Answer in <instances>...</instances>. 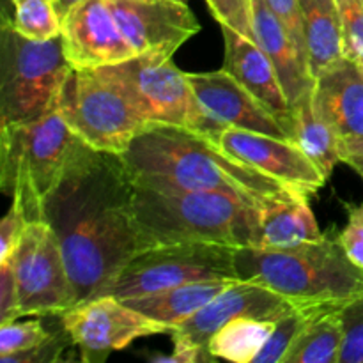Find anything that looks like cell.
<instances>
[{
    "label": "cell",
    "instance_id": "d590c367",
    "mask_svg": "<svg viewBox=\"0 0 363 363\" xmlns=\"http://www.w3.org/2000/svg\"><path fill=\"white\" fill-rule=\"evenodd\" d=\"M20 318V303H18L13 266H11V261L0 262V325L18 321Z\"/></svg>",
    "mask_w": 363,
    "mask_h": 363
},
{
    "label": "cell",
    "instance_id": "7bdbcfd3",
    "mask_svg": "<svg viewBox=\"0 0 363 363\" xmlns=\"http://www.w3.org/2000/svg\"><path fill=\"white\" fill-rule=\"evenodd\" d=\"M179 2H188V0H179Z\"/></svg>",
    "mask_w": 363,
    "mask_h": 363
},
{
    "label": "cell",
    "instance_id": "5b68a950",
    "mask_svg": "<svg viewBox=\"0 0 363 363\" xmlns=\"http://www.w3.org/2000/svg\"><path fill=\"white\" fill-rule=\"evenodd\" d=\"M82 145L59 110L0 126V186L23 208L28 222H41L46 199Z\"/></svg>",
    "mask_w": 363,
    "mask_h": 363
},
{
    "label": "cell",
    "instance_id": "b9f144b4",
    "mask_svg": "<svg viewBox=\"0 0 363 363\" xmlns=\"http://www.w3.org/2000/svg\"><path fill=\"white\" fill-rule=\"evenodd\" d=\"M358 176H360V177H362V179H363V172H358Z\"/></svg>",
    "mask_w": 363,
    "mask_h": 363
},
{
    "label": "cell",
    "instance_id": "60d3db41",
    "mask_svg": "<svg viewBox=\"0 0 363 363\" xmlns=\"http://www.w3.org/2000/svg\"><path fill=\"white\" fill-rule=\"evenodd\" d=\"M18 2H21V0H14V7H16V4H18ZM52 2L55 4V0H52Z\"/></svg>",
    "mask_w": 363,
    "mask_h": 363
},
{
    "label": "cell",
    "instance_id": "f35d334b",
    "mask_svg": "<svg viewBox=\"0 0 363 363\" xmlns=\"http://www.w3.org/2000/svg\"><path fill=\"white\" fill-rule=\"evenodd\" d=\"M80 2H84V0H55L57 13H59L60 18H62L64 14L71 9V7H74L77 4H80Z\"/></svg>",
    "mask_w": 363,
    "mask_h": 363
},
{
    "label": "cell",
    "instance_id": "cb8c5ba5",
    "mask_svg": "<svg viewBox=\"0 0 363 363\" xmlns=\"http://www.w3.org/2000/svg\"><path fill=\"white\" fill-rule=\"evenodd\" d=\"M280 318L245 315V318L233 319L209 339L208 351L216 360L254 363Z\"/></svg>",
    "mask_w": 363,
    "mask_h": 363
},
{
    "label": "cell",
    "instance_id": "ffe728a7",
    "mask_svg": "<svg viewBox=\"0 0 363 363\" xmlns=\"http://www.w3.org/2000/svg\"><path fill=\"white\" fill-rule=\"evenodd\" d=\"M308 199L303 194H289L266 202L261 208L255 248L282 250L321 241L325 234L319 229Z\"/></svg>",
    "mask_w": 363,
    "mask_h": 363
},
{
    "label": "cell",
    "instance_id": "3957f363",
    "mask_svg": "<svg viewBox=\"0 0 363 363\" xmlns=\"http://www.w3.org/2000/svg\"><path fill=\"white\" fill-rule=\"evenodd\" d=\"M145 248L167 243L255 247L262 206L222 191H158L135 184Z\"/></svg>",
    "mask_w": 363,
    "mask_h": 363
},
{
    "label": "cell",
    "instance_id": "e0dca14e",
    "mask_svg": "<svg viewBox=\"0 0 363 363\" xmlns=\"http://www.w3.org/2000/svg\"><path fill=\"white\" fill-rule=\"evenodd\" d=\"M225 43V66L241 85L257 96L293 133V106L284 92L279 73L257 41L230 27H222Z\"/></svg>",
    "mask_w": 363,
    "mask_h": 363
},
{
    "label": "cell",
    "instance_id": "83f0119b",
    "mask_svg": "<svg viewBox=\"0 0 363 363\" xmlns=\"http://www.w3.org/2000/svg\"><path fill=\"white\" fill-rule=\"evenodd\" d=\"M344 330L339 363H363V293L340 307Z\"/></svg>",
    "mask_w": 363,
    "mask_h": 363
},
{
    "label": "cell",
    "instance_id": "ab89813d",
    "mask_svg": "<svg viewBox=\"0 0 363 363\" xmlns=\"http://www.w3.org/2000/svg\"><path fill=\"white\" fill-rule=\"evenodd\" d=\"M358 62V66H360V69H362V73H363V59L362 60H357Z\"/></svg>",
    "mask_w": 363,
    "mask_h": 363
},
{
    "label": "cell",
    "instance_id": "4dcf8cb0",
    "mask_svg": "<svg viewBox=\"0 0 363 363\" xmlns=\"http://www.w3.org/2000/svg\"><path fill=\"white\" fill-rule=\"evenodd\" d=\"M206 4L220 27H230L255 39L254 23H252V0H206Z\"/></svg>",
    "mask_w": 363,
    "mask_h": 363
},
{
    "label": "cell",
    "instance_id": "74e56055",
    "mask_svg": "<svg viewBox=\"0 0 363 363\" xmlns=\"http://www.w3.org/2000/svg\"><path fill=\"white\" fill-rule=\"evenodd\" d=\"M0 23L11 21L13 23L14 18V0H0Z\"/></svg>",
    "mask_w": 363,
    "mask_h": 363
},
{
    "label": "cell",
    "instance_id": "d6a6232c",
    "mask_svg": "<svg viewBox=\"0 0 363 363\" xmlns=\"http://www.w3.org/2000/svg\"><path fill=\"white\" fill-rule=\"evenodd\" d=\"M275 16L279 18L280 23L289 32L291 39L296 45L298 52L303 57L305 62L308 64L307 43H305V28H303V13H301L300 0H266ZM311 67V66H308Z\"/></svg>",
    "mask_w": 363,
    "mask_h": 363
},
{
    "label": "cell",
    "instance_id": "1f68e13d",
    "mask_svg": "<svg viewBox=\"0 0 363 363\" xmlns=\"http://www.w3.org/2000/svg\"><path fill=\"white\" fill-rule=\"evenodd\" d=\"M69 346H74L69 333L60 325V332H52L46 340L27 353L11 354V357L0 358L2 363H53L59 362L64 351Z\"/></svg>",
    "mask_w": 363,
    "mask_h": 363
},
{
    "label": "cell",
    "instance_id": "30bf717a",
    "mask_svg": "<svg viewBox=\"0 0 363 363\" xmlns=\"http://www.w3.org/2000/svg\"><path fill=\"white\" fill-rule=\"evenodd\" d=\"M9 261L21 318L59 315L77 305V293L59 240L46 222H28Z\"/></svg>",
    "mask_w": 363,
    "mask_h": 363
},
{
    "label": "cell",
    "instance_id": "8992f818",
    "mask_svg": "<svg viewBox=\"0 0 363 363\" xmlns=\"http://www.w3.org/2000/svg\"><path fill=\"white\" fill-rule=\"evenodd\" d=\"M71 69L60 35L35 41L0 23V126L55 112Z\"/></svg>",
    "mask_w": 363,
    "mask_h": 363
},
{
    "label": "cell",
    "instance_id": "6da1fadb",
    "mask_svg": "<svg viewBox=\"0 0 363 363\" xmlns=\"http://www.w3.org/2000/svg\"><path fill=\"white\" fill-rule=\"evenodd\" d=\"M135 183L117 155L78 149L43 206L55 233L77 303L106 294L121 269L145 250L135 215Z\"/></svg>",
    "mask_w": 363,
    "mask_h": 363
},
{
    "label": "cell",
    "instance_id": "9a60e30c",
    "mask_svg": "<svg viewBox=\"0 0 363 363\" xmlns=\"http://www.w3.org/2000/svg\"><path fill=\"white\" fill-rule=\"evenodd\" d=\"M124 38L137 55L165 52L174 55L197 32L201 23L179 0H108Z\"/></svg>",
    "mask_w": 363,
    "mask_h": 363
},
{
    "label": "cell",
    "instance_id": "d4e9b609",
    "mask_svg": "<svg viewBox=\"0 0 363 363\" xmlns=\"http://www.w3.org/2000/svg\"><path fill=\"white\" fill-rule=\"evenodd\" d=\"M340 307L328 308L308 323L284 363H339L344 342Z\"/></svg>",
    "mask_w": 363,
    "mask_h": 363
},
{
    "label": "cell",
    "instance_id": "277c9868",
    "mask_svg": "<svg viewBox=\"0 0 363 363\" xmlns=\"http://www.w3.org/2000/svg\"><path fill=\"white\" fill-rule=\"evenodd\" d=\"M238 279L262 284L293 301L344 305L363 293V269L335 240L282 250L236 248Z\"/></svg>",
    "mask_w": 363,
    "mask_h": 363
},
{
    "label": "cell",
    "instance_id": "52a82bcc",
    "mask_svg": "<svg viewBox=\"0 0 363 363\" xmlns=\"http://www.w3.org/2000/svg\"><path fill=\"white\" fill-rule=\"evenodd\" d=\"M57 110L84 144L117 156L149 124L126 89L103 69H71Z\"/></svg>",
    "mask_w": 363,
    "mask_h": 363
},
{
    "label": "cell",
    "instance_id": "f1b7e54d",
    "mask_svg": "<svg viewBox=\"0 0 363 363\" xmlns=\"http://www.w3.org/2000/svg\"><path fill=\"white\" fill-rule=\"evenodd\" d=\"M41 321L6 323L0 325V358L27 353L50 337Z\"/></svg>",
    "mask_w": 363,
    "mask_h": 363
},
{
    "label": "cell",
    "instance_id": "4316f807",
    "mask_svg": "<svg viewBox=\"0 0 363 363\" xmlns=\"http://www.w3.org/2000/svg\"><path fill=\"white\" fill-rule=\"evenodd\" d=\"M13 27L25 38L48 41L60 35L62 18L52 0H21L14 7Z\"/></svg>",
    "mask_w": 363,
    "mask_h": 363
},
{
    "label": "cell",
    "instance_id": "484cf974",
    "mask_svg": "<svg viewBox=\"0 0 363 363\" xmlns=\"http://www.w3.org/2000/svg\"><path fill=\"white\" fill-rule=\"evenodd\" d=\"M332 307H340L335 303H308L298 301L294 303L282 318L277 321L275 330L269 335L268 342L255 357L254 363H284V358L289 353L293 344L300 337V333L307 328L311 321H314L319 314Z\"/></svg>",
    "mask_w": 363,
    "mask_h": 363
},
{
    "label": "cell",
    "instance_id": "ba28073f",
    "mask_svg": "<svg viewBox=\"0 0 363 363\" xmlns=\"http://www.w3.org/2000/svg\"><path fill=\"white\" fill-rule=\"evenodd\" d=\"M98 69L105 71L126 89L149 124L184 126L213 140H218L222 131L227 130L199 103L188 73L174 64L170 53H142Z\"/></svg>",
    "mask_w": 363,
    "mask_h": 363
},
{
    "label": "cell",
    "instance_id": "ac0fdd59",
    "mask_svg": "<svg viewBox=\"0 0 363 363\" xmlns=\"http://www.w3.org/2000/svg\"><path fill=\"white\" fill-rule=\"evenodd\" d=\"M312 98L337 137H363V73L357 60L346 57L315 77Z\"/></svg>",
    "mask_w": 363,
    "mask_h": 363
},
{
    "label": "cell",
    "instance_id": "603a6c76",
    "mask_svg": "<svg viewBox=\"0 0 363 363\" xmlns=\"http://www.w3.org/2000/svg\"><path fill=\"white\" fill-rule=\"evenodd\" d=\"M293 130L294 142H298L323 176L330 179L333 169L340 162L339 137L315 110L312 91L301 96L293 105Z\"/></svg>",
    "mask_w": 363,
    "mask_h": 363
},
{
    "label": "cell",
    "instance_id": "e575fe53",
    "mask_svg": "<svg viewBox=\"0 0 363 363\" xmlns=\"http://www.w3.org/2000/svg\"><path fill=\"white\" fill-rule=\"evenodd\" d=\"M27 225L28 218L23 208L13 201L9 211L0 222V262H7L13 257Z\"/></svg>",
    "mask_w": 363,
    "mask_h": 363
},
{
    "label": "cell",
    "instance_id": "d6986e66",
    "mask_svg": "<svg viewBox=\"0 0 363 363\" xmlns=\"http://www.w3.org/2000/svg\"><path fill=\"white\" fill-rule=\"evenodd\" d=\"M252 23L255 41L275 66L284 92L293 106L314 87L311 67L266 0H252Z\"/></svg>",
    "mask_w": 363,
    "mask_h": 363
},
{
    "label": "cell",
    "instance_id": "7c38bea8",
    "mask_svg": "<svg viewBox=\"0 0 363 363\" xmlns=\"http://www.w3.org/2000/svg\"><path fill=\"white\" fill-rule=\"evenodd\" d=\"M216 142L234 158L307 197H312L328 181L298 142L289 138L227 128Z\"/></svg>",
    "mask_w": 363,
    "mask_h": 363
},
{
    "label": "cell",
    "instance_id": "836d02e7",
    "mask_svg": "<svg viewBox=\"0 0 363 363\" xmlns=\"http://www.w3.org/2000/svg\"><path fill=\"white\" fill-rule=\"evenodd\" d=\"M351 262L363 269V204L347 206V223L337 236Z\"/></svg>",
    "mask_w": 363,
    "mask_h": 363
},
{
    "label": "cell",
    "instance_id": "4fadbf2b",
    "mask_svg": "<svg viewBox=\"0 0 363 363\" xmlns=\"http://www.w3.org/2000/svg\"><path fill=\"white\" fill-rule=\"evenodd\" d=\"M64 53L73 69H98L133 59L108 0H84L62 16Z\"/></svg>",
    "mask_w": 363,
    "mask_h": 363
},
{
    "label": "cell",
    "instance_id": "9c48e42d",
    "mask_svg": "<svg viewBox=\"0 0 363 363\" xmlns=\"http://www.w3.org/2000/svg\"><path fill=\"white\" fill-rule=\"evenodd\" d=\"M236 247L216 243H167L145 248L123 269L106 294L119 300L162 293L188 282L238 279Z\"/></svg>",
    "mask_w": 363,
    "mask_h": 363
},
{
    "label": "cell",
    "instance_id": "7402d4cb",
    "mask_svg": "<svg viewBox=\"0 0 363 363\" xmlns=\"http://www.w3.org/2000/svg\"><path fill=\"white\" fill-rule=\"evenodd\" d=\"M303 13L305 43H307L308 66L312 77L346 59L342 25L335 0H300Z\"/></svg>",
    "mask_w": 363,
    "mask_h": 363
},
{
    "label": "cell",
    "instance_id": "8fae6325",
    "mask_svg": "<svg viewBox=\"0 0 363 363\" xmlns=\"http://www.w3.org/2000/svg\"><path fill=\"white\" fill-rule=\"evenodd\" d=\"M59 319L85 363H103L137 339L170 333L165 325L110 294L80 301L59 314Z\"/></svg>",
    "mask_w": 363,
    "mask_h": 363
},
{
    "label": "cell",
    "instance_id": "f546056e",
    "mask_svg": "<svg viewBox=\"0 0 363 363\" xmlns=\"http://www.w3.org/2000/svg\"><path fill=\"white\" fill-rule=\"evenodd\" d=\"M342 25L346 57L363 59V0H335Z\"/></svg>",
    "mask_w": 363,
    "mask_h": 363
},
{
    "label": "cell",
    "instance_id": "44dd1931",
    "mask_svg": "<svg viewBox=\"0 0 363 363\" xmlns=\"http://www.w3.org/2000/svg\"><path fill=\"white\" fill-rule=\"evenodd\" d=\"M236 280L240 279L197 280L147 296L124 298L123 301L140 314L165 325L172 332L186 319H190L195 312L215 300L220 293L229 289Z\"/></svg>",
    "mask_w": 363,
    "mask_h": 363
},
{
    "label": "cell",
    "instance_id": "2e32d148",
    "mask_svg": "<svg viewBox=\"0 0 363 363\" xmlns=\"http://www.w3.org/2000/svg\"><path fill=\"white\" fill-rule=\"evenodd\" d=\"M188 80L199 103L223 126L294 140L286 124L227 69L188 73Z\"/></svg>",
    "mask_w": 363,
    "mask_h": 363
},
{
    "label": "cell",
    "instance_id": "5bb4252c",
    "mask_svg": "<svg viewBox=\"0 0 363 363\" xmlns=\"http://www.w3.org/2000/svg\"><path fill=\"white\" fill-rule=\"evenodd\" d=\"M298 301L284 298L262 284L252 280H236L229 289L195 312L190 319L170 332L174 344H184L216 360L208 351V342L225 323L245 315L280 318Z\"/></svg>",
    "mask_w": 363,
    "mask_h": 363
},
{
    "label": "cell",
    "instance_id": "8d00e7d4",
    "mask_svg": "<svg viewBox=\"0 0 363 363\" xmlns=\"http://www.w3.org/2000/svg\"><path fill=\"white\" fill-rule=\"evenodd\" d=\"M340 162L350 165L354 172H363V137L339 138Z\"/></svg>",
    "mask_w": 363,
    "mask_h": 363
},
{
    "label": "cell",
    "instance_id": "7a4b0ae2",
    "mask_svg": "<svg viewBox=\"0 0 363 363\" xmlns=\"http://www.w3.org/2000/svg\"><path fill=\"white\" fill-rule=\"evenodd\" d=\"M137 186L158 191H222L262 206L289 190L234 158L206 135L176 124H147L121 155Z\"/></svg>",
    "mask_w": 363,
    "mask_h": 363
}]
</instances>
